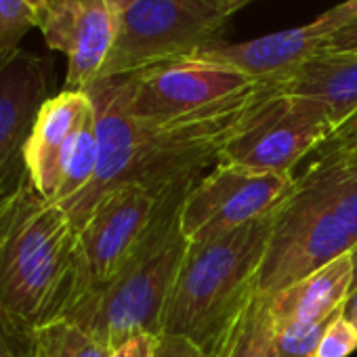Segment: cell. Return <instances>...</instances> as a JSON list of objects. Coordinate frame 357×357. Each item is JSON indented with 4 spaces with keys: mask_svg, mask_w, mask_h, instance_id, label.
Listing matches in <instances>:
<instances>
[{
    "mask_svg": "<svg viewBox=\"0 0 357 357\" xmlns=\"http://www.w3.org/2000/svg\"><path fill=\"white\" fill-rule=\"evenodd\" d=\"M78 234L30 176L0 200V326L28 336L66 317L76 288Z\"/></svg>",
    "mask_w": 357,
    "mask_h": 357,
    "instance_id": "obj_1",
    "label": "cell"
},
{
    "mask_svg": "<svg viewBox=\"0 0 357 357\" xmlns=\"http://www.w3.org/2000/svg\"><path fill=\"white\" fill-rule=\"evenodd\" d=\"M275 215L208 242H188L166 303L162 334H181L211 357L257 294Z\"/></svg>",
    "mask_w": 357,
    "mask_h": 357,
    "instance_id": "obj_2",
    "label": "cell"
},
{
    "mask_svg": "<svg viewBox=\"0 0 357 357\" xmlns=\"http://www.w3.org/2000/svg\"><path fill=\"white\" fill-rule=\"evenodd\" d=\"M192 185L164 196L158 219L137 255L114 280L80 296L66 319L80 324L109 349L135 334H162L170 288L188 250L178 213Z\"/></svg>",
    "mask_w": 357,
    "mask_h": 357,
    "instance_id": "obj_3",
    "label": "cell"
},
{
    "mask_svg": "<svg viewBox=\"0 0 357 357\" xmlns=\"http://www.w3.org/2000/svg\"><path fill=\"white\" fill-rule=\"evenodd\" d=\"M225 22L208 0H137L116 17L114 45L99 78L190 59L221 43Z\"/></svg>",
    "mask_w": 357,
    "mask_h": 357,
    "instance_id": "obj_4",
    "label": "cell"
},
{
    "mask_svg": "<svg viewBox=\"0 0 357 357\" xmlns=\"http://www.w3.org/2000/svg\"><path fill=\"white\" fill-rule=\"evenodd\" d=\"M294 174L217 162L188 192L178 225L188 242H208L280 211L294 190Z\"/></svg>",
    "mask_w": 357,
    "mask_h": 357,
    "instance_id": "obj_5",
    "label": "cell"
},
{
    "mask_svg": "<svg viewBox=\"0 0 357 357\" xmlns=\"http://www.w3.org/2000/svg\"><path fill=\"white\" fill-rule=\"evenodd\" d=\"M332 132L334 124L317 101L286 93L282 86L223 147L219 162L294 174V168Z\"/></svg>",
    "mask_w": 357,
    "mask_h": 357,
    "instance_id": "obj_6",
    "label": "cell"
},
{
    "mask_svg": "<svg viewBox=\"0 0 357 357\" xmlns=\"http://www.w3.org/2000/svg\"><path fill=\"white\" fill-rule=\"evenodd\" d=\"M162 200L143 188L122 185L97 202L78 229V271L72 305L126 267L153 227Z\"/></svg>",
    "mask_w": 357,
    "mask_h": 357,
    "instance_id": "obj_7",
    "label": "cell"
},
{
    "mask_svg": "<svg viewBox=\"0 0 357 357\" xmlns=\"http://www.w3.org/2000/svg\"><path fill=\"white\" fill-rule=\"evenodd\" d=\"M128 80L130 112L143 122H166L198 112L255 82L238 70L194 57L128 74Z\"/></svg>",
    "mask_w": 357,
    "mask_h": 357,
    "instance_id": "obj_8",
    "label": "cell"
},
{
    "mask_svg": "<svg viewBox=\"0 0 357 357\" xmlns=\"http://www.w3.org/2000/svg\"><path fill=\"white\" fill-rule=\"evenodd\" d=\"M53 84L51 61L22 47L0 49V200L26 176V145Z\"/></svg>",
    "mask_w": 357,
    "mask_h": 357,
    "instance_id": "obj_9",
    "label": "cell"
},
{
    "mask_svg": "<svg viewBox=\"0 0 357 357\" xmlns=\"http://www.w3.org/2000/svg\"><path fill=\"white\" fill-rule=\"evenodd\" d=\"M38 28L53 51L68 55L66 91H86L101 74L116 36L105 0H47Z\"/></svg>",
    "mask_w": 357,
    "mask_h": 357,
    "instance_id": "obj_10",
    "label": "cell"
},
{
    "mask_svg": "<svg viewBox=\"0 0 357 357\" xmlns=\"http://www.w3.org/2000/svg\"><path fill=\"white\" fill-rule=\"evenodd\" d=\"M344 24L347 20L340 9L334 7L301 28L265 34L246 43L221 40L198 51L194 59L227 66L252 80H278L290 76L301 66L317 57L324 40Z\"/></svg>",
    "mask_w": 357,
    "mask_h": 357,
    "instance_id": "obj_11",
    "label": "cell"
},
{
    "mask_svg": "<svg viewBox=\"0 0 357 357\" xmlns=\"http://www.w3.org/2000/svg\"><path fill=\"white\" fill-rule=\"evenodd\" d=\"M91 114L93 101L84 91L63 89L40 107L26 145V170L36 192L47 200H55L63 162Z\"/></svg>",
    "mask_w": 357,
    "mask_h": 357,
    "instance_id": "obj_12",
    "label": "cell"
},
{
    "mask_svg": "<svg viewBox=\"0 0 357 357\" xmlns=\"http://www.w3.org/2000/svg\"><path fill=\"white\" fill-rule=\"evenodd\" d=\"M351 290L353 267L347 252L288 288L269 294V315L273 328L330 319L342 309Z\"/></svg>",
    "mask_w": 357,
    "mask_h": 357,
    "instance_id": "obj_13",
    "label": "cell"
},
{
    "mask_svg": "<svg viewBox=\"0 0 357 357\" xmlns=\"http://www.w3.org/2000/svg\"><path fill=\"white\" fill-rule=\"evenodd\" d=\"M284 91L317 101L336 130L357 118V57H315L284 78Z\"/></svg>",
    "mask_w": 357,
    "mask_h": 357,
    "instance_id": "obj_14",
    "label": "cell"
},
{
    "mask_svg": "<svg viewBox=\"0 0 357 357\" xmlns=\"http://www.w3.org/2000/svg\"><path fill=\"white\" fill-rule=\"evenodd\" d=\"M292 196L330 211L357 242V168H305Z\"/></svg>",
    "mask_w": 357,
    "mask_h": 357,
    "instance_id": "obj_15",
    "label": "cell"
},
{
    "mask_svg": "<svg viewBox=\"0 0 357 357\" xmlns=\"http://www.w3.org/2000/svg\"><path fill=\"white\" fill-rule=\"evenodd\" d=\"M213 357H273V321L269 294L257 290L240 311Z\"/></svg>",
    "mask_w": 357,
    "mask_h": 357,
    "instance_id": "obj_16",
    "label": "cell"
},
{
    "mask_svg": "<svg viewBox=\"0 0 357 357\" xmlns=\"http://www.w3.org/2000/svg\"><path fill=\"white\" fill-rule=\"evenodd\" d=\"M30 357H112V349L72 319H57L28 336Z\"/></svg>",
    "mask_w": 357,
    "mask_h": 357,
    "instance_id": "obj_17",
    "label": "cell"
},
{
    "mask_svg": "<svg viewBox=\"0 0 357 357\" xmlns=\"http://www.w3.org/2000/svg\"><path fill=\"white\" fill-rule=\"evenodd\" d=\"M97 164H99V145H97L95 109H93V114L76 135L72 149L63 162L59 190L53 202L66 211L93 183V178L97 174Z\"/></svg>",
    "mask_w": 357,
    "mask_h": 357,
    "instance_id": "obj_18",
    "label": "cell"
},
{
    "mask_svg": "<svg viewBox=\"0 0 357 357\" xmlns=\"http://www.w3.org/2000/svg\"><path fill=\"white\" fill-rule=\"evenodd\" d=\"M330 319L273 328V357H317V347Z\"/></svg>",
    "mask_w": 357,
    "mask_h": 357,
    "instance_id": "obj_19",
    "label": "cell"
},
{
    "mask_svg": "<svg viewBox=\"0 0 357 357\" xmlns=\"http://www.w3.org/2000/svg\"><path fill=\"white\" fill-rule=\"evenodd\" d=\"M309 168H357V118L338 126L311 153Z\"/></svg>",
    "mask_w": 357,
    "mask_h": 357,
    "instance_id": "obj_20",
    "label": "cell"
},
{
    "mask_svg": "<svg viewBox=\"0 0 357 357\" xmlns=\"http://www.w3.org/2000/svg\"><path fill=\"white\" fill-rule=\"evenodd\" d=\"M34 28H38V11L30 0H0V49L20 47Z\"/></svg>",
    "mask_w": 357,
    "mask_h": 357,
    "instance_id": "obj_21",
    "label": "cell"
},
{
    "mask_svg": "<svg viewBox=\"0 0 357 357\" xmlns=\"http://www.w3.org/2000/svg\"><path fill=\"white\" fill-rule=\"evenodd\" d=\"M357 349V328L336 313L330 324L326 326L319 347H317V357H349Z\"/></svg>",
    "mask_w": 357,
    "mask_h": 357,
    "instance_id": "obj_22",
    "label": "cell"
},
{
    "mask_svg": "<svg viewBox=\"0 0 357 357\" xmlns=\"http://www.w3.org/2000/svg\"><path fill=\"white\" fill-rule=\"evenodd\" d=\"M317 57H357V17L332 32L324 40Z\"/></svg>",
    "mask_w": 357,
    "mask_h": 357,
    "instance_id": "obj_23",
    "label": "cell"
},
{
    "mask_svg": "<svg viewBox=\"0 0 357 357\" xmlns=\"http://www.w3.org/2000/svg\"><path fill=\"white\" fill-rule=\"evenodd\" d=\"M155 357H211V355L188 336L160 334L155 338Z\"/></svg>",
    "mask_w": 357,
    "mask_h": 357,
    "instance_id": "obj_24",
    "label": "cell"
},
{
    "mask_svg": "<svg viewBox=\"0 0 357 357\" xmlns=\"http://www.w3.org/2000/svg\"><path fill=\"white\" fill-rule=\"evenodd\" d=\"M155 338L151 334H135L112 349V357H155Z\"/></svg>",
    "mask_w": 357,
    "mask_h": 357,
    "instance_id": "obj_25",
    "label": "cell"
},
{
    "mask_svg": "<svg viewBox=\"0 0 357 357\" xmlns=\"http://www.w3.org/2000/svg\"><path fill=\"white\" fill-rule=\"evenodd\" d=\"M0 357H30L26 342L9 334L3 326H0Z\"/></svg>",
    "mask_w": 357,
    "mask_h": 357,
    "instance_id": "obj_26",
    "label": "cell"
},
{
    "mask_svg": "<svg viewBox=\"0 0 357 357\" xmlns=\"http://www.w3.org/2000/svg\"><path fill=\"white\" fill-rule=\"evenodd\" d=\"M208 3H211L223 17H229V15H234L236 11H240L244 5H248L246 0H208Z\"/></svg>",
    "mask_w": 357,
    "mask_h": 357,
    "instance_id": "obj_27",
    "label": "cell"
},
{
    "mask_svg": "<svg viewBox=\"0 0 357 357\" xmlns=\"http://www.w3.org/2000/svg\"><path fill=\"white\" fill-rule=\"evenodd\" d=\"M342 317L347 321H351L357 328V288L349 294V298L342 305Z\"/></svg>",
    "mask_w": 357,
    "mask_h": 357,
    "instance_id": "obj_28",
    "label": "cell"
},
{
    "mask_svg": "<svg viewBox=\"0 0 357 357\" xmlns=\"http://www.w3.org/2000/svg\"><path fill=\"white\" fill-rule=\"evenodd\" d=\"M107 3V7H109V11L118 17V15H122L128 7H132L137 0H105Z\"/></svg>",
    "mask_w": 357,
    "mask_h": 357,
    "instance_id": "obj_29",
    "label": "cell"
},
{
    "mask_svg": "<svg viewBox=\"0 0 357 357\" xmlns=\"http://www.w3.org/2000/svg\"><path fill=\"white\" fill-rule=\"evenodd\" d=\"M338 9H340L342 17H344L347 22H351V20L357 17V0H344V3L338 5Z\"/></svg>",
    "mask_w": 357,
    "mask_h": 357,
    "instance_id": "obj_30",
    "label": "cell"
},
{
    "mask_svg": "<svg viewBox=\"0 0 357 357\" xmlns=\"http://www.w3.org/2000/svg\"><path fill=\"white\" fill-rule=\"evenodd\" d=\"M349 257H351V267H353V290H355V288H357V244L351 248ZM353 290H351V292H353Z\"/></svg>",
    "mask_w": 357,
    "mask_h": 357,
    "instance_id": "obj_31",
    "label": "cell"
},
{
    "mask_svg": "<svg viewBox=\"0 0 357 357\" xmlns=\"http://www.w3.org/2000/svg\"><path fill=\"white\" fill-rule=\"evenodd\" d=\"M30 3L34 5V9H36V11H40V9L45 7V3H47V0H30Z\"/></svg>",
    "mask_w": 357,
    "mask_h": 357,
    "instance_id": "obj_32",
    "label": "cell"
}]
</instances>
